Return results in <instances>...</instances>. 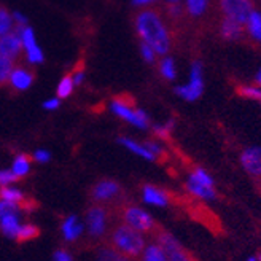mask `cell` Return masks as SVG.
<instances>
[{"instance_id": "cell-37", "label": "cell", "mask_w": 261, "mask_h": 261, "mask_svg": "<svg viewBox=\"0 0 261 261\" xmlns=\"http://www.w3.org/2000/svg\"><path fill=\"white\" fill-rule=\"evenodd\" d=\"M55 261H73V259L65 250H58L55 253Z\"/></svg>"}, {"instance_id": "cell-11", "label": "cell", "mask_w": 261, "mask_h": 261, "mask_svg": "<svg viewBox=\"0 0 261 261\" xmlns=\"http://www.w3.org/2000/svg\"><path fill=\"white\" fill-rule=\"evenodd\" d=\"M35 80V72L25 65H15V69L11 70L8 85L15 93H21V91L29 89L31 85Z\"/></svg>"}, {"instance_id": "cell-9", "label": "cell", "mask_w": 261, "mask_h": 261, "mask_svg": "<svg viewBox=\"0 0 261 261\" xmlns=\"http://www.w3.org/2000/svg\"><path fill=\"white\" fill-rule=\"evenodd\" d=\"M112 110L115 112V115H118L120 118L129 121L130 124H134L140 129H147L150 126L148 116L143 113L142 110H139L136 106H124V103L118 102V100H112Z\"/></svg>"}, {"instance_id": "cell-32", "label": "cell", "mask_w": 261, "mask_h": 261, "mask_svg": "<svg viewBox=\"0 0 261 261\" xmlns=\"http://www.w3.org/2000/svg\"><path fill=\"white\" fill-rule=\"evenodd\" d=\"M99 261H130L124 256H121L120 253H116L113 249L107 247V249H103L100 252V256H99Z\"/></svg>"}, {"instance_id": "cell-1", "label": "cell", "mask_w": 261, "mask_h": 261, "mask_svg": "<svg viewBox=\"0 0 261 261\" xmlns=\"http://www.w3.org/2000/svg\"><path fill=\"white\" fill-rule=\"evenodd\" d=\"M133 22L139 38L150 45L156 55L164 56L171 51L174 37L160 8H140L136 11Z\"/></svg>"}, {"instance_id": "cell-20", "label": "cell", "mask_w": 261, "mask_h": 261, "mask_svg": "<svg viewBox=\"0 0 261 261\" xmlns=\"http://www.w3.org/2000/svg\"><path fill=\"white\" fill-rule=\"evenodd\" d=\"M19 220H18V215L16 212H8L5 215L0 217V228H2V231L7 234V236L13 238L15 239V234L19 228Z\"/></svg>"}, {"instance_id": "cell-5", "label": "cell", "mask_w": 261, "mask_h": 261, "mask_svg": "<svg viewBox=\"0 0 261 261\" xmlns=\"http://www.w3.org/2000/svg\"><path fill=\"white\" fill-rule=\"evenodd\" d=\"M115 214V208L102 204H93L86 211V225L89 236L94 239H107L110 232L112 217Z\"/></svg>"}, {"instance_id": "cell-25", "label": "cell", "mask_w": 261, "mask_h": 261, "mask_svg": "<svg viewBox=\"0 0 261 261\" xmlns=\"http://www.w3.org/2000/svg\"><path fill=\"white\" fill-rule=\"evenodd\" d=\"M73 88H75V83H73V78L70 73H67L65 76H62V80L58 86V91L56 94L59 99H67L72 93H73Z\"/></svg>"}, {"instance_id": "cell-7", "label": "cell", "mask_w": 261, "mask_h": 261, "mask_svg": "<svg viewBox=\"0 0 261 261\" xmlns=\"http://www.w3.org/2000/svg\"><path fill=\"white\" fill-rule=\"evenodd\" d=\"M218 2L225 18L236 21L239 24H245L255 11L253 0H218Z\"/></svg>"}, {"instance_id": "cell-21", "label": "cell", "mask_w": 261, "mask_h": 261, "mask_svg": "<svg viewBox=\"0 0 261 261\" xmlns=\"http://www.w3.org/2000/svg\"><path fill=\"white\" fill-rule=\"evenodd\" d=\"M118 142L123 143V145H124L126 148H129L130 151H134L136 154L142 156V158H145V160H148V161H156V160H154V156H153V153H151L145 145H143V143L134 142L133 139H127V137H120Z\"/></svg>"}, {"instance_id": "cell-42", "label": "cell", "mask_w": 261, "mask_h": 261, "mask_svg": "<svg viewBox=\"0 0 261 261\" xmlns=\"http://www.w3.org/2000/svg\"><path fill=\"white\" fill-rule=\"evenodd\" d=\"M258 261H261V252L258 253Z\"/></svg>"}, {"instance_id": "cell-29", "label": "cell", "mask_w": 261, "mask_h": 261, "mask_svg": "<svg viewBox=\"0 0 261 261\" xmlns=\"http://www.w3.org/2000/svg\"><path fill=\"white\" fill-rule=\"evenodd\" d=\"M160 72L166 78V80H174L175 78V67H174V61L171 58H164L160 62Z\"/></svg>"}, {"instance_id": "cell-17", "label": "cell", "mask_w": 261, "mask_h": 261, "mask_svg": "<svg viewBox=\"0 0 261 261\" xmlns=\"http://www.w3.org/2000/svg\"><path fill=\"white\" fill-rule=\"evenodd\" d=\"M61 229H62V236L65 241H76L78 238L82 236V231H83V226L80 223V220L76 217L70 215V217H65L62 220V225H61Z\"/></svg>"}, {"instance_id": "cell-35", "label": "cell", "mask_w": 261, "mask_h": 261, "mask_svg": "<svg viewBox=\"0 0 261 261\" xmlns=\"http://www.w3.org/2000/svg\"><path fill=\"white\" fill-rule=\"evenodd\" d=\"M140 49H142V56H143V59H145L147 62H154V59H156V51L150 46V45H147V43H140Z\"/></svg>"}, {"instance_id": "cell-12", "label": "cell", "mask_w": 261, "mask_h": 261, "mask_svg": "<svg viewBox=\"0 0 261 261\" xmlns=\"http://www.w3.org/2000/svg\"><path fill=\"white\" fill-rule=\"evenodd\" d=\"M202 76H201V64L194 62L193 69H191V82L187 86H180L177 88V94L181 96L187 100H196L201 94H202Z\"/></svg>"}, {"instance_id": "cell-24", "label": "cell", "mask_w": 261, "mask_h": 261, "mask_svg": "<svg viewBox=\"0 0 261 261\" xmlns=\"http://www.w3.org/2000/svg\"><path fill=\"white\" fill-rule=\"evenodd\" d=\"M15 18H13L11 13L4 8V7H0V37H4L5 34L11 32V29L15 28Z\"/></svg>"}, {"instance_id": "cell-39", "label": "cell", "mask_w": 261, "mask_h": 261, "mask_svg": "<svg viewBox=\"0 0 261 261\" xmlns=\"http://www.w3.org/2000/svg\"><path fill=\"white\" fill-rule=\"evenodd\" d=\"M134 5H150L153 2H156V0H133Z\"/></svg>"}, {"instance_id": "cell-31", "label": "cell", "mask_w": 261, "mask_h": 261, "mask_svg": "<svg viewBox=\"0 0 261 261\" xmlns=\"http://www.w3.org/2000/svg\"><path fill=\"white\" fill-rule=\"evenodd\" d=\"M85 70H86V62H85V59L78 61V62L75 64V67H73V72L70 73V75H72V78H73L75 86H78V85H80V83L83 82Z\"/></svg>"}, {"instance_id": "cell-34", "label": "cell", "mask_w": 261, "mask_h": 261, "mask_svg": "<svg viewBox=\"0 0 261 261\" xmlns=\"http://www.w3.org/2000/svg\"><path fill=\"white\" fill-rule=\"evenodd\" d=\"M19 178L13 174V171H0V187H5L10 184H15Z\"/></svg>"}, {"instance_id": "cell-33", "label": "cell", "mask_w": 261, "mask_h": 261, "mask_svg": "<svg viewBox=\"0 0 261 261\" xmlns=\"http://www.w3.org/2000/svg\"><path fill=\"white\" fill-rule=\"evenodd\" d=\"M172 123H167L166 126H158L154 127V136L164 140V142H172V137H171V130H172Z\"/></svg>"}, {"instance_id": "cell-28", "label": "cell", "mask_w": 261, "mask_h": 261, "mask_svg": "<svg viewBox=\"0 0 261 261\" xmlns=\"http://www.w3.org/2000/svg\"><path fill=\"white\" fill-rule=\"evenodd\" d=\"M247 24H249V32L252 35V38H255V40L261 42V15L259 13H252L249 21H247Z\"/></svg>"}, {"instance_id": "cell-23", "label": "cell", "mask_w": 261, "mask_h": 261, "mask_svg": "<svg viewBox=\"0 0 261 261\" xmlns=\"http://www.w3.org/2000/svg\"><path fill=\"white\" fill-rule=\"evenodd\" d=\"M40 236V229H38L35 225L32 223H25V225H21L15 234V239L18 242H28V241H34Z\"/></svg>"}, {"instance_id": "cell-16", "label": "cell", "mask_w": 261, "mask_h": 261, "mask_svg": "<svg viewBox=\"0 0 261 261\" xmlns=\"http://www.w3.org/2000/svg\"><path fill=\"white\" fill-rule=\"evenodd\" d=\"M185 188L196 199H217V191L214 187H205L193 178H188V181L185 184Z\"/></svg>"}, {"instance_id": "cell-41", "label": "cell", "mask_w": 261, "mask_h": 261, "mask_svg": "<svg viewBox=\"0 0 261 261\" xmlns=\"http://www.w3.org/2000/svg\"><path fill=\"white\" fill-rule=\"evenodd\" d=\"M255 185H256V188H258V191L261 194V178L259 180H255Z\"/></svg>"}, {"instance_id": "cell-36", "label": "cell", "mask_w": 261, "mask_h": 261, "mask_svg": "<svg viewBox=\"0 0 261 261\" xmlns=\"http://www.w3.org/2000/svg\"><path fill=\"white\" fill-rule=\"evenodd\" d=\"M49 158H51V154L48 151H45V150H38L34 154V160L38 161V163H46V161H49Z\"/></svg>"}, {"instance_id": "cell-3", "label": "cell", "mask_w": 261, "mask_h": 261, "mask_svg": "<svg viewBox=\"0 0 261 261\" xmlns=\"http://www.w3.org/2000/svg\"><path fill=\"white\" fill-rule=\"evenodd\" d=\"M116 215L118 218L126 223L127 226L134 228L136 231L142 232V234H148V236H153V232L158 229V223L153 220V217L150 214H147L143 208L134 205V204H129V202H123L118 207L115 208Z\"/></svg>"}, {"instance_id": "cell-14", "label": "cell", "mask_w": 261, "mask_h": 261, "mask_svg": "<svg viewBox=\"0 0 261 261\" xmlns=\"http://www.w3.org/2000/svg\"><path fill=\"white\" fill-rule=\"evenodd\" d=\"M19 34H21V40H22V48L25 49V56H28V61L31 64H42L43 62V53L42 49L38 48V45L35 43V37H34V31L28 25L24 28H18Z\"/></svg>"}, {"instance_id": "cell-27", "label": "cell", "mask_w": 261, "mask_h": 261, "mask_svg": "<svg viewBox=\"0 0 261 261\" xmlns=\"http://www.w3.org/2000/svg\"><path fill=\"white\" fill-rule=\"evenodd\" d=\"M236 94L244 97V99H252V100H259L261 102V88H252V86H244V85H238L234 88Z\"/></svg>"}, {"instance_id": "cell-4", "label": "cell", "mask_w": 261, "mask_h": 261, "mask_svg": "<svg viewBox=\"0 0 261 261\" xmlns=\"http://www.w3.org/2000/svg\"><path fill=\"white\" fill-rule=\"evenodd\" d=\"M89 199L93 204L109 205L112 208H116L126 201L123 187L112 178H102L96 181L89 190Z\"/></svg>"}, {"instance_id": "cell-40", "label": "cell", "mask_w": 261, "mask_h": 261, "mask_svg": "<svg viewBox=\"0 0 261 261\" xmlns=\"http://www.w3.org/2000/svg\"><path fill=\"white\" fill-rule=\"evenodd\" d=\"M255 83L261 88V70H259V73L256 75V78H255Z\"/></svg>"}, {"instance_id": "cell-43", "label": "cell", "mask_w": 261, "mask_h": 261, "mask_svg": "<svg viewBox=\"0 0 261 261\" xmlns=\"http://www.w3.org/2000/svg\"><path fill=\"white\" fill-rule=\"evenodd\" d=\"M249 261H258V259H256V258H250Z\"/></svg>"}, {"instance_id": "cell-2", "label": "cell", "mask_w": 261, "mask_h": 261, "mask_svg": "<svg viewBox=\"0 0 261 261\" xmlns=\"http://www.w3.org/2000/svg\"><path fill=\"white\" fill-rule=\"evenodd\" d=\"M107 244L116 253H120L121 256L130 261H136L140 258L143 249H145L147 241L142 232L136 231L134 228L127 226L121 221V223L115 225L110 229L107 236Z\"/></svg>"}, {"instance_id": "cell-8", "label": "cell", "mask_w": 261, "mask_h": 261, "mask_svg": "<svg viewBox=\"0 0 261 261\" xmlns=\"http://www.w3.org/2000/svg\"><path fill=\"white\" fill-rule=\"evenodd\" d=\"M142 196H143V201L145 202L153 204V205H160V207L185 202V198H178V196L174 194L172 191L164 190L156 185H148V184L142 187Z\"/></svg>"}, {"instance_id": "cell-30", "label": "cell", "mask_w": 261, "mask_h": 261, "mask_svg": "<svg viewBox=\"0 0 261 261\" xmlns=\"http://www.w3.org/2000/svg\"><path fill=\"white\" fill-rule=\"evenodd\" d=\"M207 0H187V10L190 11V15L198 16L205 10Z\"/></svg>"}, {"instance_id": "cell-22", "label": "cell", "mask_w": 261, "mask_h": 261, "mask_svg": "<svg viewBox=\"0 0 261 261\" xmlns=\"http://www.w3.org/2000/svg\"><path fill=\"white\" fill-rule=\"evenodd\" d=\"M31 163H32V158H31L29 154H25V153L18 154L15 163H13V169H11L13 174H15L21 180L22 177H25V175L29 174V171H31Z\"/></svg>"}, {"instance_id": "cell-13", "label": "cell", "mask_w": 261, "mask_h": 261, "mask_svg": "<svg viewBox=\"0 0 261 261\" xmlns=\"http://www.w3.org/2000/svg\"><path fill=\"white\" fill-rule=\"evenodd\" d=\"M22 53V40L19 29L16 32H8L0 37V56L16 61Z\"/></svg>"}, {"instance_id": "cell-44", "label": "cell", "mask_w": 261, "mask_h": 261, "mask_svg": "<svg viewBox=\"0 0 261 261\" xmlns=\"http://www.w3.org/2000/svg\"><path fill=\"white\" fill-rule=\"evenodd\" d=\"M169 2H178V0H169Z\"/></svg>"}, {"instance_id": "cell-18", "label": "cell", "mask_w": 261, "mask_h": 261, "mask_svg": "<svg viewBox=\"0 0 261 261\" xmlns=\"http://www.w3.org/2000/svg\"><path fill=\"white\" fill-rule=\"evenodd\" d=\"M220 34L225 40H239L244 35V24H239L236 21L225 18L223 22H221Z\"/></svg>"}, {"instance_id": "cell-38", "label": "cell", "mask_w": 261, "mask_h": 261, "mask_svg": "<svg viewBox=\"0 0 261 261\" xmlns=\"http://www.w3.org/2000/svg\"><path fill=\"white\" fill-rule=\"evenodd\" d=\"M43 107H45L46 110H55V109H58V107H59V100H58V99L46 100V102L43 103Z\"/></svg>"}, {"instance_id": "cell-6", "label": "cell", "mask_w": 261, "mask_h": 261, "mask_svg": "<svg viewBox=\"0 0 261 261\" xmlns=\"http://www.w3.org/2000/svg\"><path fill=\"white\" fill-rule=\"evenodd\" d=\"M151 238L164 249L167 255V261H198L191 252L184 249V247L180 245V242L164 228L158 226V229L153 232Z\"/></svg>"}, {"instance_id": "cell-10", "label": "cell", "mask_w": 261, "mask_h": 261, "mask_svg": "<svg viewBox=\"0 0 261 261\" xmlns=\"http://www.w3.org/2000/svg\"><path fill=\"white\" fill-rule=\"evenodd\" d=\"M0 199L8 202V204H13L15 207H18L19 211H24V212H32L38 207V204L32 199V198H28L24 193H21L19 190L16 188H10V187H0Z\"/></svg>"}, {"instance_id": "cell-26", "label": "cell", "mask_w": 261, "mask_h": 261, "mask_svg": "<svg viewBox=\"0 0 261 261\" xmlns=\"http://www.w3.org/2000/svg\"><path fill=\"white\" fill-rule=\"evenodd\" d=\"M13 69H15V61L5 56H0V86L8 83V78Z\"/></svg>"}, {"instance_id": "cell-19", "label": "cell", "mask_w": 261, "mask_h": 261, "mask_svg": "<svg viewBox=\"0 0 261 261\" xmlns=\"http://www.w3.org/2000/svg\"><path fill=\"white\" fill-rule=\"evenodd\" d=\"M139 259L140 261H167V255L163 247L156 241H153L145 245V249H143Z\"/></svg>"}, {"instance_id": "cell-15", "label": "cell", "mask_w": 261, "mask_h": 261, "mask_svg": "<svg viewBox=\"0 0 261 261\" xmlns=\"http://www.w3.org/2000/svg\"><path fill=\"white\" fill-rule=\"evenodd\" d=\"M241 164L245 172L252 175L255 180L261 178V148H247L241 154Z\"/></svg>"}]
</instances>
